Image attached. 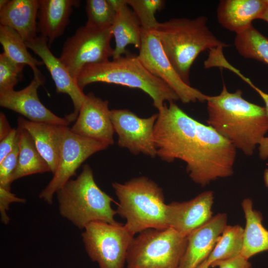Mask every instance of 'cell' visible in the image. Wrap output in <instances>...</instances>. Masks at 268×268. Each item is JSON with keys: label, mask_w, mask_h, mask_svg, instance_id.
Wrapping results in <instances>:
<instances>
[{"label": "cell", "mask_w": 268, "mask_h": 268, "mask_svg": "<svg viewBox=\"0 0 268 268\" xmlns=\"http://www.w3.org/2000/svg\"><path fill=\"white\" fill-rule=\"evenodd\" d=\"M157 114L154 139L161 159L183 161L191 179L202 187L228 174L236 153L228 139L189 116L174 101L165 103Z\"/></svg>", "instance_id": "obj_1"}, {"label": "cell", "mask_w": 268, "mask_h": 268, "mask_svg": "<svg viewBox=\"0 0 268 268\" xmlns=\"http://www.w3.org/2000/svg\"><path fill=\"white\" fill-rule=\"evenodd\" d=\"M237 89L229 92L224 83L216 96H208L206 123L246 155H251L268 131L265 108L251 103Z\"/></svg>", "instance_id": "obj_2"}, {"label": "cell", "mask_w": 268, "mask_h": 268, "mask_svg": "<svg viewBox=\"0 0 268 268\" xmlns=\"http://www.w3.org/2000/svg\"><path fill=\"white\" fill-rule=\"evenodd\" d=\"M168 59L183 81L190 85L191 67L202 52L229 46L207 25V18H174L159 22L153 30Z\"/></svg>", "instance_id": "obj_3"}, {"label": "cell", "mask_w": 268, "mask_h": 268, "mask_svg": "<svg viewBox=\"0 0 268 268\" xmlns=\"http://www.w3.org/2000/svg\"><path fill=\"white\" fill-rule=\"evenodd\" d=\"M76 81L82 90L87 85L94 82L139 89L150 96L153 106L158 110L166 101L179 100L167 84L144 67L137 55L130 52L112 61L86 66L79 73Z\"/></svg>", "instance_id": "obj_4"}, {"label": "cell", "mask_w": 268, "mask_h": 268, "mask_svg": "<svg viewBox=\"0 0 268 268\" xmlns=\"http://www.w3.org/2000/svg\"><path fill=\"white\" fill-rule=\"evenodd\" d=\"M60 214L79 229L89 223L102 221L117 224V214L111 206L113 199L96 184L92 170L88 164L79 175L70 179L56 193Z\"/></svg>", "instance_id": "obj_5"}, {"label": "cell", "mask_w": 268, "mask_h": 268, "mask_svg": "<svg viewBox=\"0 0 268 268\" xmlns=\"http://www.w3.org/2000/svg\"><path fill=\"white\" fill-rule=\"evenodd\" d=\"M119 202L117 214L134 236L149 228L169 227L162 189L146 177L134 178L124 183H112Z\"/></svg>", "instance_id": "obj_6"}, {"label": "cell", "mask_w": 268, "mask_h": 268, "mask_svg": "<svg viewBox=\"0 0 268 268\" xmlns=\"http://www.w3.org/2000/svg\"><path fill=\"white\" fill-rule=\"evenodd\" d=\"M187 238L174 229L149 228L134 237L128 249V268H179Z\"/></svg>", "instance_id": "obj_7"}, {"label": "cell", "mask_w": 268, "mask_h": 268, "mask_svg": "<svg viewBox=\"0 0 268 268\" xmlns=\"http://www.w3.org/2000/svg\"><path fill=\"white\" fill-rule=\"evenodd\" d=\"M111 27L100 29L86 23L65 41L59 58L71 77L76 79L86 66L109 61L114 49Z\"/></svg>", "instance_id": "obj_8"}, {"label": "cell", "mask_w": 268, "mask_h": 268, "mask_svg": "<svg viewBox=\"0 0 268 268\" xmlns=\"http://www.w3.org/2000/svg\"><path fill=\"white\" fill-rule=\"evenodd\" d=\"M81 234L85 251L99 268H124L134 237L122 223L102 221L89 223Z\"/></svg>", "instance_id": "obj_9"}, {"label": "cell", "mask_w": 268, "mask_h": 268, "mask_svg": "<svg viewBox=\"0 0 268 268\" xmlns=\"http://www.w3.org/2000/svg\"><path fill=\"white\" fill-rule=\"evenodd\" d=\"M137 56L144 67L167 84L184 103L203 102L209 96L186 84L174 69L153 31L141 29V41Z\"/></svg>", "instance_id": "obj_10"}, {"label": "cell", "mask_w": 268, "mask_h": 268, "mask_svg": "<svg viewBox=\"0 0 268 268\" xmlns=\"http://www.w3.org/2000/svg\"><path fill=\"white\" fill-rule=\"evenodd\" d=\"M108 147L97 140L76 134L67 126H65L56 170L48 184L39 194L40 199L52 204L54 195L75 175L82 163L92 154Z\"/></svg>", "instance_id": "obj_11"}, {"label": "cell", "mask_w": 268, "mask_h": 268, "mask_svg": "<svg viewBox=\"0 0 268 268\" xmlns=\"http://www.w3.org/2000/svg\"><path fill=\"white\" fill-rule=\"evenodd\" d=\"M111 119L118 136V145L132 154L157 156L154 130L158 114L145 118L139 117L128 109L111 110Z\"/></svg>", "instance_id": "obj_12"}, {"label": "cell", "mask_w": 268, "mask_h": 268, "mask_svg": "<svg viewBox=\"0 0 268 268\" xmlns=\"http://www.w3.org/2000/svg\"><path fill=\"white\" fill-rule=\"evenodd\" d=\"M25 44L28 48L41 58L55 84L57 92L67 94L71 98L73 105V111L66 115L65 118L69 124L74 122L78 117L86 94L84 93L77 81L71 77L59 58L56 57L52 53L47 38L40 35Z\"/></svg>", "instance_id": "obj_13"}, {"label": "cell", "mask_w": 268, "mask_h": 268, "mask_svg": "<svg viewBox=\"0 0 268 268\" xmlns=\"http://www.w3.org/2000/svg\"><path fill=\"white\" fill-rule=\"evenodd\" d=\"M108 104V101L103 100L92 93L87 94L71 131L108 146L113 144L115 131Z\"/></svg>", "instance_id": "obj_14"}, {"label": "cell", "mask_w": 268, "mask_h": 268, "mask_svg": "<svg viewBox=\"0 0 268 268\" xmlns=\"http://www.w3.org/2000/svg\"><path fill=\"white\" fill-rule=\"evenodd\" d=\"M44 82L34 77L22 89L0 92V106L18 113L32 122L67 126L69 123L65 117L57 116L40 101L38 89Z\"/></svg>", "instance_id": "obj_15"}, {"label": "cell", "mask_w": 268, "mask_h": 268, "mask_svg": "<svg viewBox=\"0 0 268 268\" xmlns=\"http://www.w3.org/2000/svg\"><path fill=\"white\" fill-rule=\"evenodd\" d=\"M213 200V192L207 191L190 201L167 204L166 218L169 227L187 236L212 217Z\"/></svg>", "instance_id": "obj_16"}, {"label": "cell", "mask_w": 268, "mask_h": 268, "mask_svg": "<svg viewBox=\"0 0 268 268\" xmlns=\"http://www.w3.org/2000/svg\"><path fill=\"white\" fill-rule=\"evenodd\" d=\"M227 215L218 213L187 236V244L179 268H197L207 259L224 229Z\"/></svg>", "instance_id": "obj_17"}, {"label": "cell", "mask_w": 268, "mask_h": 268, "mask_svg": "<svg viewBox=\"0 0 268 268\" xmlns=\"http://www.w3.org/2000/svg\"><path fill=\"white\" fill-rule=\"evenodd\" d=\"M80 3L78 0H39L38 31L48 39L49 47L63 34L73 8L78 7Z\"/></svg>", "instance_id": "obj_18"}, {"label": "cell", "mask_w": 268, "mask_h": 268, "mask_svg": "<svg viewBox=\"0 0 268 268\" xmlns=\"http://www.w3.org/2000/svg\"><path fill=\"white\" fill-rule=\"evenodd\" d=\"M267 7L265 0H222L217 9V18L222 27L236 34L260 19Z\"/></svg>", "instance_id": "obj_19"}, {"label": "cell", "mask_w": 268, "mask_h": 268, "mask_svg": "<svg viewBox=\"0 0 268 268\" xmlns=\"http://www.w3.org/2000/svg\"><path fill=\"white\" fill-rule=\"evenodd\" d=\"M116 11L111 26L115 40L113 59H117L129 52L126 47L133 45L139 49L141 41V27L131 7L125 0H110Z\"/></svg>", "instance_id": "obj_20"}, {"label": "cell", "mask_w": 268, "mask_h": 268, "mask_svg": "<svg viewBox=\"0 0 268 268\" xmlns=\"http://www.w3.org/2000/svg\"><path fill=\"white\" fill-rule=\"evenodd\" d=\"M18 124L29 133L37 150L54 174L58 164L65 126L34 122L22 117L18 118Z\"/></svg>", "instance_id": "obj_21"}, {"label": "cell", "mask_w": 268, "mask_h": 268, "mask_svg": "<svg viewBox=\"0 0 268 268\" xmlns=\"http://www.w3.org/2000/svg\"><path fill=\"white\" fill-rule=\"evenodd\" d=\"M39 0H10L0 9V23L15 30L26 42L38 36Z\"/></svg>", "instance_id": "obj_22"}, {"label": "cell", "mask_w": 268, "mask_h": 268, "mask_svg": "<svg viewBox=\"0 0 268 268\" xmlns=\"http://www.w3.org/2000/svg\"><path fill=\"white\" fill-rule=\"evenodd\" d=\"M241 204L246 225L241 255L249 260L257 254L268 251V230L263 225L262 213L253 209L250 199L245 198Z\"/></svg>", "instance_id": "obj_23"}, {"label": "cell", "mask_w": 268, "mask_h": 268, "mask_svg": "<svg viewBox=\"0 0 268 268\" xmlns=\"http://www.w3.org/2000/svg\"><path fill=\"white\" fill-rule=\"evenodd\" d=\"M19 152L11 182L25 176L51 172L49 165L37 150L29 133L18 124Z\"/></svg>", "instance_id": "obj_24"}, {"label": "cell", "mask_w": 268, "mask_h": 268, "mask_svg": "<svg viewBox=\"0 0 268 268\" xmlns=\"http://www.w3.org/2000/svg\"><path fill=\"white\" fill-rule=\"evenodd\" d=\"M0 43L3 53L15 63L29 66L33 71L34 77L45 81L44 77L37 67L44 63L30 54L25 42L15 30L0 25Z\"/></svg>", "instance_id": "obj_25"}, {"label": "cell", "mask_w": 268, "mask_h": 268, "mask_svg": "<svg viewBox=\"0 0 268 268\" xmlns=\"http://www.w3.org/2000/svg\"><path fill=\"white\" fill-rule=\"evenodd\" d=\"M234 45L239 54L268 65V38L252 25L236 34Z\"/></svg>", "instance_id": "obj_26"}, {"label": "cell", "mask_w": 268, "mask_h": 268, "mask_svg": "<svg viewBox=\"0 0 268 268\" xmlns=\"http://www.w3.org/2000/svg\"><path fill=\"white\" fill-rule=\"evenodd\" d=\"M244 229L239 225H227L207 258L210 265L237 257L241 254L244 242Z\"/></svg>", "instance_id": "obj_27"}, {"label": "cell", "mask_w": 268, "mask_h": 268, "mask_svg": "<svg viewBox=\"0 0 268 268\" xmlns=\"http://www.w3.org/2000/svg\"><path fill=\"white\" fill-rule=\"evenodd\" d=\"M85 11L86 24L100 29L111 27L116 14L110 0H87Z\"/></svg>", "instance_id": "obj_28"}, {"label": "cell", "mask_w": 268, "mask_h": 268, "mask_svg": "<svg viewBox=\"0 0 268 268\" xmlns=\"http://www.w3.org/2000/svg\"><path fill=\"white\" fill-rule=\"evenodd\" d=\"M137 17L141 27L144 30H154L159 22L155 14L165 5L163 0H125Z\"/></svg>", "instance_id": "obj_29"}, {"label": "cell", "mask_w": 268, "mask_h": 268, "mask_svg": "<svg viewBox=\"0 0 268 268\" xmlns=\"http://www.w3.org/2000/svg\"><path fill=\"white\" fill-rule=\"evenodd\" d=\"M25 66L14 62L3 52L0 54V92L14 89L22 78Z\"/></svg>", "instance_id": "obj_30"}, {"label": "cell", "mask_w": 268, "mask_h": 268, "mask_svg": "<svg viewBox=\"0 0 268 268\" xmlns=\"http://www.w3.org/2000/svg\"><path fill=\"white\" fill-rule=\"evenodd\" d=\"M19 152L18 140L12 151L0 162V187L10 190L11 178L17 166Z\"/></svg>", "instance_id": "obj_31"}, {"label": "cell", "mask_w": 268, "mask_h": 268, "mask_svg": "<svg viewBox=\"0 0 268 268\" xmlns=\"http://www.w3.org/2000/svg\"><path fill=\"white\" fill-rule=\"evenodd\" d=\"M26 200L17 197L10 190L0 187V220L4 224H7L10 218L7 214L9 204L12 202L25 203Z\"/></svg>", "instance_id": "obj_32"}, {"label": "cell", "mask_w": 268, "mask_h": 268, "mask_svg": "<svg viewBox=\"0 0 268 268\" xmlns=\"http://www.w3.org/2000/svg\"><path fill=\"white\" fill-rule=\"evenodd\" d=\"M18 140L17 129H12L5 137L0 140V162L14 148Z\"/></svg>", "instance_id": "obj_33"}, {"label": "cell", "mask_w": 268, "mask_h": 268, "mask_svg": "<svg viewBox=\"0 0 268 268\" xmlns=\"http://www.w3.org/2000/svg\"><path fill=\"white\" fill-rule=\"evenodd\" d=\"M210 267H218L219 268H252L251 264L248 260L241 255L233 259L214 262L210 265Z\"/></svg>", "instance_id": "obj_34"}, {"label": "cell", "mask_w": 268, "mask_h": 268, "mask_svg": "<svg viewBox=\"0 0 268 268\" xmlns=\"http://www.w3.org/2000/svg\"><path fill=\"white\" fill-rule=\"evenodd\" d=\"M233 72L237 74L239 76H240L242 79H243L245 82H246L250 86H251L261 97V98L264 100L266 107L265 110L267 116L268 118V94L264 92L262 90L259 89L258 87L256 86L247 77H246L244 76L239 70L234 68L233 69Z\"/></svg>", "instance_id": "obj_35"}, {"label": "cell", "mask_w": 268, "mask_h": 268, "mask_svg": "<svg viewBox=\"0 0 268 268\" xmlns=\"http://www.w3.org/2000/svg\"><path fill=\"white\" fill-rule=\"evenodd\" d=\"M12 130L3 112L0 113V140L5 137Z\"/></svg>", "instance_id": "obj_36"}, {"label": "cell", "mask_w": 268, "mask_h": 268, "mask_svg": "<svg viewBox=\"0 0 268 268\" xmlns=\"http://www.w3.org/2000/svg\"><path fill=\"white\" fill-rule=\"evenodd\" d=\"M259 144L260 157L264 160L268 159V137H264Z\"/></svg>", "instance_id": "obj_37"}, {"label": "cell", "mask_w": 268, "mask_h": 268, "mask_svg": "<svg viewBox=\"0 0 268 268\" xmlns=\"http://www.w3.org/2000/svg\"><path fill=\"white\" fill-rule=\"evenodd\" d=\"M260 19L268 22V6L267 8L266 9V10H265L263 14H262Z\"/></svg>", "instance_id": "obj_38"}, {"label": "cell", "mask_w": 268, "mask_h": 268, "mask_svg": "<svg viewBox=\"0 0 268 268\" xmlns=\"http://www.w3.org/2000/svg\"><path fill=\"white\" fill-rule=\"evenodd\" d=\"M264 181L266 187L268 188V169H266L264 172Z\"/></svg>", "instance_id": "obj_39"}, {"label": "cell", "mask_w": 268, "mask_h": 268, "mask_svg": "<svg viewBox=\"0 0 268 268\" xmlns=\"http://www.w3.org/2000/svg\"><path fill=\"white\" fill-rule=\"evenodd\" d=\"M210 267L207 260H205L197 268H209Z\"/></svg>", "instance_id": "obj_40"}, {"label": "cell", "mask_w": 268, "mask_h": 268, "mask_svg": "<svg viewBox=\"0 0 268 268\" xmlns=\"http://www.w3.org/2000/svg\"><path fill=\"white\" fill-rule=\"evenodd\" d=\"M9 1V0H0V9L5 6Z\"/></svg>", "instance_id": "obj_41"}, {"label": "cell", "mask_w": 268, "mask_h": 268, "mask_svg": "<svg viewBox=\"0 0 268 268\" xmlns=\"http://www.w3.org/2000/svg\"><path fill=\"white\" fill-rule=\"evenodd\" d=\"M265 0V2L267 5V6L268 7V0Z\"/></svg>", "instance_id": "obj_42"}]
</instances>
